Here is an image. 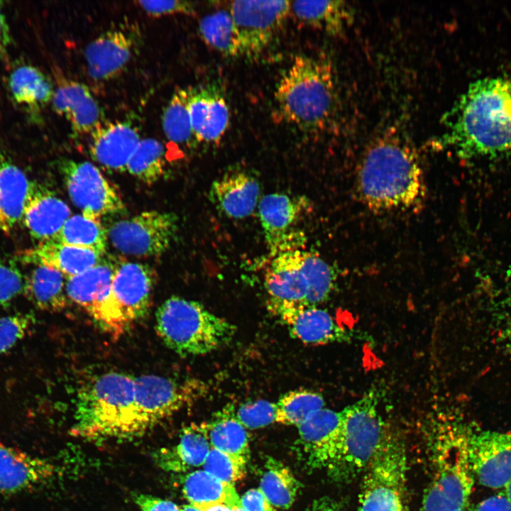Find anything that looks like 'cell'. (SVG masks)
<instances>
[{
	"instance_id": "6da1fadb",
	"label": "cell",
	"mask_w": 511,
	"mask_h": 511,
	"mask_svg": "<svg viewBox=\"0 0 511 511\" xmlns=\"http://www.w3.org/2000/svg\"><path fill=\"white\" fill-rule=\"evenodd\" d=\"M443 147L465 159L511 156V78L472 82L446 114Z\"/></svg>"
},
{
	"instance_id": "7a4b0ae2",
	"label": "cell",
	"mask_w": 511,
	"mask_h": 511,
	"mask_svg": "<svg viewBox=\"0 0 511 511\" xmlns=\"http://www.w3.org/2000/svg\"><path fill=\"white\" fill-rule=\"evenodd\" d=\"M356 188L363 204L374 211L412 209L424 199L419 155L400 128H388L370 142L358 165Z\"/></svg>"
},
{
	"instance_id": "3957f363",
	"label": "cell",
	"mask_w": 511,
	"mask_h": 511,
	"mask_svg": "<svg viewBox=\"0 0 511 511\" xmlns=\"http://www.w3.org/2000/svg\"><path fill=\"white\" fill-rule=\"evenodd\" d=\"M471 428L451 415L432 419L428 444L433 474L419 511L467 509L475 482L468 444Z\"/></svg>"
},
{
	"instance_id": "277c9868",
	"label": "cell",
	"mask_w": 511,
	"mask_h": 511,
	"mask_svg": "<svg viewBox=\"0 0 511 511\" xmlns=\"http://www.w3.org/2000/svg\"><path fill=\"white\" fill-rule=\"evenodd\" d=\"M135 378L107 373L77 393L71 433L88 440L126 439L145 429L135 401Z\"/></svg>"
},
{
	"instance_id": "5b68a950",
	"label": "cell",
	"mask_w": 511,
	"mask_h": 511,
	"mask_svg": "<svg viewBox=\"0 0 511 511\" xmlns=\"http://www.w3.org/2000/svg\"><path fill=\"white\" fill-rule=\"evenodd\" d=\"M335 75L323 57L297 56L277 86L275 98L284 119L303 131L327 127L337 107Z\"/></svg>"
},
{
	"instance_id": "8992f818",
	"label": "cell",
	"mask_w": 511,
	"mask_h": 511,
	"mask_svg": "<svg viewBox=\"0 0 511 511\" xmlns=\"http://www.w3.org/2000/svg\"><path fill=\"white\" fill-rule=\"evenodd\" d=\"M155 328L164 344L182 356L209 353L231 342L236 328L201 303L179 297L156 312Z\"/></svg>"
},
{
	"instance_id": "52a82bcc",
	"label": "cell",
	"mask_w": 511,
	"mask_h": 511,
	"mask_svg": "<svg viewBox=\"0 0 511 511\" xmlns=\"http://www.w3.org/2000/svg\"><path fill=\"white\" fill-rule=\"evenodd\" d=\"M379 392L371 390L341 410L340 450L329 471L338 480H351L364 471L390 430L378 410Z\"/></svg>"
},
{
	"instance_id": "ba28073f",
	"label": "cell",
	"mask_w": 511,
	"mask_h": 511,
	"mask_svg": "<svg viewBox=\"0 0 511 511\" xmlns=\"http://www.w3.org/2000/svg\"><path fill=\"white\" fill-rule=\"evenodd\" d=\"M155 275L147 265L119 263L106 298L92 317L107 333L119 336L147 314Z\"/></svg>"
},
{
	"instance_id": "9c48e42d",
	"label": "cell",
	"mask_w": 511,
	"mask_h": 511,
	"mask_svg": "<svg viewBox=\"0 0 511 511\" xmlns=\"http://www.w3.org/2000/svg\"><path fill=\"white\" fill-rule=\"evenodd\" d=\"M407 456L389 430L364 470L357 511H405Z\"/></svg>"
},
{
	"instance_id": "30bf717a",
	"label": "cell",
	"mask_w": 511,
	"mask_h": 511,
	"mask_svg": "<svg viewBox=\"0 0 511 511\" xmlns=\"http://www.w3.org/2000/svg\"><path fill=\"white\" fill-rule=\"evenodd\" d=\"M177 229L178 219L175 214L148 211L113 224L107 234L120 252L151 257L160 256L170 248Z\"/></svg>"
},
{
	"instance_id": "8fae6325",
	"label": "cell",
	"mask_w": 511,
	"mask_h": 511,
	"mask_svg": "<svg viewBox=\"0 0 511 511\" xmlns=\"http://www.w3.org/2000/svg\"><path fill=\"white\" fill-rule=\"evenodd\" d=\"M59 168L72 202L84 216L99 221L124 211L117 189L91 163L62 159Z\"/></svg>"
},
{
	"instance_id": "7c38bea8",
	"label": "cell",
	"mask_w": 511,
	"mask_h": 511,
	"mask_svg": "<svg viewBox=\"0 0 511 511\" xmlns=\"http://www.w3.org/2000/svg\"><path fill=\"white\" fill-rule=\"evenodd\" d=\"M289 1H234L229 11L239 35L242 55L260 53L290 13Z\"/></svg>"
},
{
	"instance_id": "4fadbf2b",
	"label": "cell",
	"mask_w": 511,
	"mask_h": 511,
	"mask_svg": "<svg viewBox=\"0 0 511 511\" xmlns=\"http://www.w3.org/2000/svg\"><path fill=\"white\" fill-rule=\"evenodd\" d=\"M317 256L312 251L297 249L274 256L264 279L269 296L267 304L307 307Z\"/></svg>"
},
{
	"instance_id": "5bb4252c",
	"label": "cell",
	"mask_w": 511,
	"mask_h": 511,
	"mask_svg": "<svg viewBox=\"0 0 511 511\" xmlns=\"http://www.w3.org/2000/svg\"><path fill=\"white\" fill-rule=\"evenodd\" d=\"M302 197L285 194L265 195L258 203V213L268 249L273 257L299 249L305 241L301 231L295 229L307 209Z\"/></svg>"
},
{
	"instance_id": "9a60e30c",
	"label": "cell",
	"mask_w": 511,
	"mask_h": 511,
	"mask_svg": "<svg viewBox=\"0 0 511 511\" xmlns=\"http://www.w3.org/2000/svg\"><path fill=\"white\" fill-rule=\"evenodd\" d=\"M468 444L475 479L485 488L505 490L511 482V431L472 427Z\"/></svg>"
},
{
	"instance_id": "2e32d148",
	"label": "cell",
	"mask_w": 511,
	"mask_h": 511,
	"mask_svg": "<svg viewBox=\"0 0 511 511\" xmlns=\"http://www.w3.org/2000/svg\"><path fill=\"white\" fill-rule=\"evenodd\" d=\"M341 429V411L325 407L318 411L298 427V458L310 469L329 471L339 453Z\"/></svg>"
},
{
	"instance_id": "e0dca14e",
	"label": "cell",
	"mask_w": 511,
	"mask_h": 511,
	"mask_svg": "<svg viewBox=\"0 0 511 511\" xmlns=\"http://www.w3.org/2000/svg\"><path fill=\"white\" fill-rule=\"evenodd\" d=\"M135 401L147 431L194 397V385L155 375L135 378Z\"/></svg>"
},
{
	"instance_id": "ac0fdd59",
	"label": "cell",
	"mask_w": 511,
	"mask_h": 511,
	"mask_svg": "<svg viewBox=\"0 0 511 511\" xmlns=\"http://www.w3.org/2000/svg\"><path fill=\"white\" fill-rule=\"evenodd\" d=\"M269 312L286 326L290 336L312 345L348 342L353 332L341 326L326 310L317 307L267 304Z\"/></svg>"
},
{
	"instance_id": "d6986e66",
	"label": "cell",
	"mask_w": 511,
	"mask_h": 511,
	"mask_svg": "<svg viewBox=\"0 0 511 511\" xmlns=\"http://www.w3.org/2000/svg\"><path fill=\"white\" fill-rule=\"evenodd\" d=\"M136 48V38L122 28L101 33L85 48L87 71L95 81H108L121 74Z\"/></svg>"
},
{
	"instance_id": "ffe728a7",
	"label": "cell",
	"mask_w": 511,
	"mask_h": 511,
	"mask_svg": "<svg viewBox=\"0 0 511 511\" xmlns=\"http://www.w3.org/2000/svg\"><path fill=\"white\" fill-rule=\"evenodd\" d=\"M90 136L89 152L96 162L109 170L126 171L128 162L141 141L131 121L103 122Z\"/></svg>"
},
{
	"instance_id": "44dd1931",
	"label": "cell",
	"mask_w": 511,
	"mask_h": 511,
	"mask_svg": "<svg viewBox=\"0 0 511 511\" xmlns=\"http://www.w3.org/2000/svg\"><path fill=\"white\" fill-rule=\"evenodd\" d=\"M260 185L254 175L243 170L226 172L214 181L209 199L216 209L232 219H243L253 213L259 203Z\"/></svg>"
},
{
	"instance_id": "7402d4cb",
	"label": "cell",
	"mask_w": 511,
	"mask_h": 511,
	"mask_svg": "<svg viewBox=\"0 0 511 511\" xmlns=\"http://www.w3.org/2000/svg\"><path fill=\"white\" fill-rule=\"evenodd\" d=\"M52 103L55 112L68 121L77 134H90L103 123L101 107L82 83L59 78Z\"/></svg>"
},
{
	"instance_id": "603a6c76",
	"label": "cell",
	"mask_w": 511,
	"mask_h": 511,
	"mask_svg": "<svg viewBox=\"0 0 511 511\" xmlns=\"http://www.w3.org/2000/svg\"><path fill=\"white\" fill-rule=\"evenodd\" d=\"M189 113L197 142H218L229 123L226 100L215 85L189 89Z\"/></svg>"
},
{
	"instance_id": "cb8c5ba5",
	"label": "cell",
	"mask_w": 511,
	"mask_h": 511,
	"mask_svg": "<svg viewBox=\"0 0 511 511\" xmlns=\"http://www.w3.org/2000/svg\"><path fill=\"white\" fill-rule=\"evenodd\" d=\"M35 184L0 148V230L10 233L23 221Z\"/></svg>"
},
{
	"instance_id": "d4e9b609",
	"label": "cell",
	"mask_w": 511,
	"mask_h": 511,
	"mask_svg": "<svg viewBox=\"0 0 511 511\" xmlns=\"http://www.w3.org/2000/svg\"><path fill=\"white\" fill-rule=\"evenodd\" d=\"M53 466L46 460L19 449L0 447V494L34 488L53 474Z\"/></svg>"
},
{
	"instance_id": "484cf974",
	"label": "cell",
	"mask_w": 511,
	"mask_h": 511,
	"mask_svg": "<svg viewBox=\"0 0 511 511\" xmlns=\"http://www.w3.org/2000/svg\"><path fill=\"white\" fill-rule=\"evenodd\" d=\"M102 259L103 256L91 249L68 246L53 241L40 243L21 254V260L24 263L53 268L66 278L86 271Z\"/></svg>"
},
{
	"instance_id": "4316f807",
	"label": "cell",
	"mask_w": 511,
	"mask_h": 511,
	"mask_svg": "<svg viewBox=\"0 0 511 511\" xmlns=\"http://www.w3.org/2000/svg\"><path fill=\"white\" fill-rule=\"evenodd\" d=\"M70 217L67 204L49 190L34 185L23 222L40 243L52 240Z\"/></svg>"
},
{
	"instance_id": "83f0119b",
	"label": "cell",
	"mask_w": 511,
	"mask_h": 511,
	"mask_svg": "<svg viewBox=\"0 0 511 511\" xmlns=\"http://www.w3.org/2000/svg\"><path fill=\"white\" fill-rule=\"evenodd\" d=\"M118 264L103 258L86 271L67 278L65 288L69 300L92 316L108 296Z\"/></svg>"
},
{
	"instance_id": "f1b7e54d",
	"label": "cell",
	"mask_w": 511,
	"mask_h": 511,
	"mask_svg": "<svg viewBox=\"0 0 511 511\" xmlns=\"http://www.w3.org/2000/svg\"><path fill=\"white\" fill-rule=\"evenodd\" d=\"M290 12L300 23L334 36L344 34L353 19L352 7L342 1H296Z\"/></svg>"
},
{
	"instance_id": "f546056e",
	"label": "cell",
	"mask_w": 511,
	"mask_h": 511,
	"mask_svg": "<svg viewBox=\"0 0 511 511\" xmlns=\"http://www.w3.org/2000/svg\"><path fill=\"white\" fill-rule=\"evenodd\" d=\"M211 449L205 423L192 424L182 429L178 444L160 450L155 460L164 470L185 471L204 465Z\"/></svg>"
},
{
	"instance_id": "4dcf8cb0",
	"label": "cell",
	"mask_w": 511,
	"mask_h": 511,
	"mask_svg": "<svg viewBox=\"0 0 511 511\" xmlns=\"http://www.w3.org/2000/svg\"><path fill=\"white\" fill-rule=\"evenodd\" d=\"M9 87L13 101L28 113L33 120H39L42 109L52 101L55 89L50 80L38 68L22 65L10 75Z\"/></svg>"
},
{
	"instance_id": "1f68e13d",
	"label": "cell",
	"mask_w": 511,
	"mask_h": 511,
	"mask_svg": "<svg viewBox=\"0 0 511 511\" xmlns=\"http://www.w3.org/2000/svg\"><path fill=\"white\" fill-rule=\"evenodd\" d=\"M66 280L62 273L53 268L35 265L25 278L23 293L38 309L60 312L70 300L66 292Z\"/></svg>"
},
{
	"instance_id": "d6a6232c",
	"label": "cell",
	"mask_w": 511,
	"mask_h": 511,
	"mask_svg": "<svg viewBox=\"0 0 511 511\" xmlns=\"http://www.w3.org/2000/svg\"><path fill=\"white\" fill-rule=\"evenodd\" d=\"M205 425L211 448L248 461V434L246 428L235 417L231 407L228 406L217 413Z\"/></svg>"
},
{
	"instance_id": "836d02e7",
	"label": "cell",
	"mask_w": 511,
	"mask_h": 511,
	"mask_svg": "<svg viewBox=\"0 0 511 511\" xmlns=\"http://www.w3.org/2000/svg\"><path fill=\"white\" fill-rule=\"evenodd\" d=\"M182 492L193 505L224 503L231 507H241L233 485L223 482L205 471H196L184 480Z\"/></svg>"
},
{
	"instance_id": "e575fe53",
	"label": "cell",
	"mask_w": 511,
	"mask_h": 511,
	"mask_svg": "<svg viewBox=\"0 0 511 511\" xmlns=\"http://www.w3.org/2000/svg\"><path fill=\"white\" fill-rule=\"evenodd\" d=\"M199 31L204 43L223 55H242L239 35L229 10L204 16L199 21Z\"/></svg>"
},
{
	"instance_id": "d590c367",
	"label": "cell",
	"mask_w": 511,
	"mask_h": 511,
	"mask_svg": "<svg viewBox=\"0 0 511 511\" xmlns=\"http://www.w3.org/2000/svg\"><path fill=\"white\" fill-rule=\"evenodd\" d=\"M107 238V232L99 221L78 214L70 216L50 241L91 249L104 256Z\"/></svg>"
},
{
	"instance_id": "8d00e7d4",
	"label": "cell",
	"mask_w": 511,
	"mask_h": 511,
	"mask_svg": "<svg viewBox=\"0 0 511 511\" xmlns=\"http://www.w3.org/2000/svg\"><path fill=\"white\" fill-rule=\"evenodd\" d=\"M300 483L280 461L267 460L260 489L275 507L287 509L295 502Z\"/></svg>"
},
{
	"instance_id": "74e56055",
	"label": "cell",
	"mask_w": 511,
	"mask_h": 511,
	"mask_svg": "<svg viewBox=\"0 0 511 511\" xmlns=\"http://www.w3.org/2000/svg\"><path fill=\"white\" fill-rule=\"evenodd\" d=\"M323 396L307 390H295L284 394L275 403V422L300 426L324 408Z\"/></svg>"
},
{
	"instance_id": "f35d334b",
	"label": "cell",
	"mask_w": 511,
	"mask_h": 511,
	"mask_svg": "<svg viewBox=\"0 0 511 511\" xmlns=\"http://www.w3.org/2000/svg\"><path fill=\"white\" fill-rule=\"evenodd\" d=\"M189 89H177L163 114V127L172 143L187 145L197 141L189 113Z\"/></svg>"
},
{
	"instance_id": "ab89813d",
	"label": "cell",
	"mask_w": 511,
	"mask_h": 511,
	"mask_svg": "<svg viewBox=\"0 0 511 511\" xmlns=\"http://www.w3.org/2000/svg\"><path fill=\"white\" fill-rule=\"evenodd\" d=\"M126 171L147 185L159 180L165 172L163 145L154 138L141 140L128 162Z\"/></svg>"
},
{
	"instance_id": "60d3db41",
	"label": "cell",
	"mask_w": 511,
	"mask_h": 511,
	"mask_svg": "<svg viewBox=\"0 0 511 511\" xmlns=\"http://www.w3.org/2000/svg\"><path fill=\"white\" fill-rule=\"evenodd\" d=\"M246 462L211 448L204 463V469L216 478L233 485L244 477Z\"/></svg>"
},
{
	"instance_id": "b9f144b4",
	"label": "cell",
	"mask_w": 511,
	"mask_h": 511,
	"mask_svg": "<svg viewBox=\"0 0 511 511\" xmlns=\"http://www.w3.org/2000/svg\"><path fill=\"white\" fill-rule=\"evenodd\" d=\"M34 323L30 313H17L0 316V354L15 346L28 334Z\"/></svg>"
},
{
	"instance_id": "7bdbcfd3",
	"label": "cell",
	"mask_w": 511,
	"mask_h": 511,
	"mask_svg": "<svg viewBox=\"0 0 511 511\" xmlns=\"http://www.w3.org/2000/svg\"><path fill=\"white\" fill-rule=\"evenodd\" d=\"M233 414L245 427L258 429L275 422V403L265 400H258L241 405Z\"/></svg>"
},
{
	"instance_id": "ee69618b",
	"label": "cell",
	"mask_w": 511,
	"mask_h": 511,
	"mask_svg": "<svg viewBox=\"0 0 511 511\" xmlns=\"http://www.w3.org/2000/svg\"><path fill=\"white\" fill-rule=\"evenodd\" d=\"M25 278L16 262L0 255V308L23 292Z\"/></svg>"
},
{
	"instance_id": "f6af8a7d",
	"label": "cell",
	"mask_w": 511,
	"mask_h": 511,
	"mask_svg": "<svg viewBox=\"0 0 511 511\" xmlns=\"http://www.w3.org/2000/svg\"><path fill=\"white\" fill-rule=\"evenodd\" d=\"M137 4L149 16L159 17L173 14L193 15L194 6L187 1H138Z\"/></svg>"
},
{
	"instance_id": "bcb514c9",
	"label": "cell",
	"mask_w": 511,
	"mask_h": 511,
	"mask_svg": "<svg viewBox=\"0 0 511 511\" xmlns=\"http://www.w3.org/2000/svg\"><path fill=\"white\" fill-rule=\"evenodd\" d=\"M133 500L141 511H181L174 502L150 495L136 493Z\"/></svg>"
},
{
	"instance_id": "7dc6e473",
	"label": "cell",
	"mask_w": 511,
	"mask_h": 511,
	"mask_svg": "<svg viewBox=\"0 0 511 511\" xmlns=\"http://www.w3.org/2000/svg\"><path fill=\"white\" fill-rule=\"evenodd\" d=\"M241 504L245 511H275L260 489L248 490L242 496Z\"/></svg>"
},
{
	"instance_id": "c3c4849f",
	"label": "cell",
	"mask_w": 511,
	"mask_h": 511,
	"mask_svg": "<svg viewBox=\"0 0 511 511\" xmlns=\"http://www.w3.org/2000/svg\"><path fill=\"white\" fill-rule=\"evenodd\" d=\"M475 511H511V500L502 490L480 501Z\"/></svg>"
},
{
	"instance_id": "681fc988",
	"label": "cell",
	"mask_w": 511,
	"mask_h": 511,
	"mask_svg": "<svg viewBox=\"0 0 511 511\" xmlns=\"http://www.w3.org/2000/svg\"><path fill=\"white\" fill-rule=\"evenodd\" d=\"M11 33L5 15L4 4L0 1V57L6 52L11 43Z\"/></svg>"
},
{
	"instance_id": "f907efd6",
	"label": "cell",
	"mask_w": 511,
	"mask_h": 511,
	"mask_svg": "<svg viewBox=\"0 0 511 511\" xmlns=\"http://www.w3.org/2000/svg\"><path fill=\"white\" fill-rule=\"evenodd\" d=\"M500 327V337L505 346L511 352V307L504 312Z\"/></svg>"
},
{
	"instance_id": "816d5d0a",
	"label": "cell",
	"mask_w": 511,
	"mask_h": 511,
	"mask_svg": "<svg viewBox=\"0 0 511 511\" xmlns=\"http://www.w3.org/2000/svg\"><path fill=\"white\" fill-rule=\"evenodd\" d=\"M194 506L202 511H233V507L224 503H209Z\"/></svg>"
},
{
	"instance_id": "f5cc1de1",
	"label": "cell",
	"mask_w": 511,
	"mask_h": 511,
	"mask_svg": "<svg viewBox=\"0 0 511 511\" xmlns=\"http://www.w3.org/2000/svg\"><path fill=\"white\" fill-rule=\"evenodd\" d=\"M307 511H338L334 505L329 502H318L314 504Z\"/></svg>"
},
{
	"instance_id": "db71d44e",
	"label": "cell",
	"mask_w": 511,
	"mask_h": 511,
	"mask_svg": "<svg viewBox=\"0 0 511 511\" xmlns=\"http://www.w3.org/2000/svg\"><path fill=\"white\" fill-rule=\"evenodd\" d=\"M181 511H202L199 508L193 505H185L181 508Z\"/></svg>"
},
{
	"instance_id": "11a10c76",
	"label": "cell",
	"mask_w": 511,
	"mask_h": 511,
	"mask_svg": "<svg viewBox=\"0 0 511 511\" xmlns=\"http://www.w3.org/2000/svg\"><path fill=\"white\" fill-rule=\"evenodd\" d=\"M507 497L511 500V482L510 484L507 486V488L504 490Z\"/></svg>"
},
{
	"instance_id": "9f6ffc18",
	"label": "cell",
	"mask_w": 511,
	"mask_h": 511,
	"mask_svg": "<svg viewBox=\"0 0 511 511\" xmlns=\"http://www.w3.org/2000/svg\"><path fill=\"white\" fill-rule=\"evenodd\" d=\"M233 511H245L242 507H233Z\"/></svg>"
},
{
	"instance_id": "6f0895ef",
	"label": "cell",
	"mask_w": 511,
	"mask_h": 511,
	"mask_svg": "<svg viewBox=\"0 0 511 511\" xmlns=\"http://www.w3.org/2000/svg\"><path fill=\"white\" fill-rule=\"evenodd\" d=\"M3 445H4V444H2V442H1V440H0V447L2 446Z\"/></svg>"
},
{
	"instance_id": "680465c9",
	"label": "cell",
	"mask_w": 511,
	"mask_h": 511,
	"mask_svg": "<svg viewBox=\"0 0 511 511\" xmlns=\"http://www.w3.org/2000/svg\"><path fill=\"white\" fill-rule=\"evenodd\" d=\"M458 511H467V509H463V510H458Z\"/></svg>"
}]
</instances>
